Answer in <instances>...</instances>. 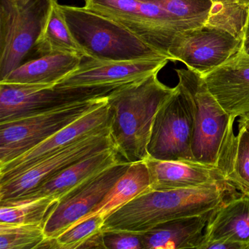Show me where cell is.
Wrapping results in <instances>:
<instances>
[{
  "label": "cell",
  "instance_id": "28",
  "mask_svg": "<svg viewBox=\"0 0 249 249\" xmlns=\"http://www.w3.org/2000/svg\"><path fill=\"white\" fill-rule=\"evenodd\" d=\"M105 217L97 214L79 221L58 236L56 249H76L91 236L102 231Z\"/></svg>",
  "mask_w": 249,
  "mask_h": 249
},
{
  "label": "cell",
  "instance_id": "1",
  "mask_svg": "<svg viewBox=\"0 0 249 249\" xmlns=\"http://www.w3.org/2000/svg\"><path fill=\"white\" fill-rule=\"evenodd\" d=\"M236 190L227 182L171 190L150 189L106 216L102 231L141 234L165 221L216 209L237 195Z\"/></svg>",
  "mask_w": 249,
  "mask_h": 249
},
{
  "label": "cell",
  "instance_id": "3",
  "mask_svg": "<svg viewBox=\"0 0 249 249\" xmlns=\"http://www.w3.org/2000/svg\"><path fill=\"white\" fill-rule=\"evenodd\" d=\"M179 82L190 93L195 104L192 153L196 164L218 167L225 176L234 144V118L220 106L208 90L202 75L192 70H177ZM227 179V178H226Z\"/></svg>",
  "mask_w": 249,
  "mask_h": 249
},
{
  "label": "cell",
  "instance_id": "2",
  "mask_svg": "<svg viewBox=\"0 0 249 249\" xmlns=\"http://www.w3.org/2000/svg\"><path fill=\"white\" fill-rule=\"evenodd\" d=\"M153 74L123 84L107 96L110 135L119 157L129 163L145 161L154 118L175 88Z\"/></svg>",
  "mask_w": 249,
  "mask_h": 249
},
{
  "label": "cell",
  "instance_id": "27",
  "mask_svg": "<svg viewBox=\"0 0 249 249\" xmlns=\"http://www.w3.org/2000/svg\"><path fill=\"white\" fill-rule=\"evenodd\" d=\"M46 238L41 224L0 222V249H37Z\"/></svg>",
  "mask_w": 249,
  "mask_h": 249
},
{
  "label": "cell",
  "instance_id": "33",
  "mask_svg": "<svg viewBox=\"0 0 249 249\" xmlns=\"http://www.w3.org/2000/svg\"><path fill=\"white\" fill-rule=\"evenodd\" d=\"M241 1H243V2L249 5V0H241Z\"/></svg>",
  "mask_w": 249,
  "mask_h": 249
},
{
  "label": "cell",
  "instance_id": "7",
  "mask_svg": "<svg viewBox=\"0 0 249 249\" xmlns=\"http://www.w3.org/2000/svg\"><path fill=\"white\" fill-rule=\"evenodd\" d=\"M107 102V96L0 123V166L22 155Z\"/></svg>",
  "mask_w": 249,
  "mask_h": 249
},
{
  "label": "cell",
  "instance_id": "16",
  "mask_svg": "<svg viewBox=\"0 0 249 249\" xmlns=\"http://www.w3.org/2000/svg\"><path fill=\"white\" fill-rule=\"evenodd\" d=\"M145 162L149 171L151 190L196 188L227 182L224 172L218 167L164 161L151 157Z\"/></svg>",
  "mask_w": 249,
  "mask_h": 249
},
{
  "label": "cell",
  "instance_id": "11",
  "mask_svg": "<svg viewBox=\"0 0 249 249\" xmlns=\"http://www.w3.org/2000/svg\"><path fill=\"white\" fill-rule=\"evenodd\" d=\"M241 40L224 30L204 25L180 32L169 51L170 61L183 62L188 69L208 73L240 51Z\"/></svg>",
  "mask_w": 249,
  "mask_h": 249
},
{
  "label": "cell",
  "instance_id": "18",
  "mask_svg": "<svg viewBox=\"0 0 249 249\" xmlns=\"http://www.w3.org/2000/svg\"><path fill=\"white\" fill-rule=\"evenodd\" d=\"M214 240L249 249V196L238 193L212 211L201 243Z\"/></svg>",
  "mask_w": 249,
  "mask_h": 249
},
{
  "label": "cell",
  "instance_id": "30",
  "mask_svg": "<svg viewBox=\"0 0 249 249\" xmlns=\"http://www.w3.org/2000/svg\"><path fill=\"white\" fill-rule=\"evenodd\" d=\"M79 249H106L104 244V240H103V231L97 233L94 235L86 240Z\"/></svg>",
  "mask_w": 249,
  "mask_h": 249
},
{
  "label": "cell",
  "instance_id": "10",
  "mask_svg": "<svg viewBox=\"0 0 249 249\" xmlns=\"http://www.w3.org/2000/svg\"><path fill=\"white\" fill-rule=\"evenodd\" d=\"M110 148L115 147L108 126L42 159L15 177L0 183V202L20 199L69 166Z\"/></svg>",
  "mask_w": 249,
  "mask_h": 249
},
{
  "label": "cell",
  "instance_id": "24",
  "mask_svg": "<svg viewBox=\"0 0 249 249\" xmlns=\"http://www.w3.org/2000/svg\"><path fill=\"white\" fill-rule=\"evenodd\" d=\"M212 6L205 25L230 33L242 40L248 17L249 5L241 0H211Z\"/></svg>",
  "mask_w": 249,
  "mask_h": 249
},
{
  "label": "cell",
  "instance_id": "23",
  "mask_svg": "<svg viewBox=\"0 0 249 249\" xmlns=\"http://www.w3.org/2000/svg\"><path fill=\"white\" fill-rule=\"evenodd\" d=\"M58 201L49 197L0 202V222L44 225Z\"/></svg>",
  "mask_w": 249,
  "mask_h": 249
},
{
  "label": "cell",
  "instance_id": "4",
  "mask_svg": "<svg viewBox=\"0 0 249 249\" xmlns=\"http://www.w3.org/2000/svg\"><path fill=\"white\" fill-rule=\"evenodd\" d=\"M60 7L72 36L87 53L86 59L134 60L167 57L126 27L101 14L85 7Z\"/></svg>",
  "mask_w": 249,
  "mask_h": 249
},
{
  "label": "cell",
  "instance_id": "8",
  "mask_svg": "<svg viewBox=\"0 0 249 249\" xmlns=\"http://www.w3.org/2000/svg\"><path fill=\"white\" fill-rule=\"evenodd\" d=\"M119 85L61 87L0 84V123L108 96Z\"/></svg>",
  "mask_w": 249,
  "mask_h": 249
},
{
  "label": "cell",
  "instance_id": "31",
  "mask_svg": "<svg viewBox=\"0 0 249 249\" xmlns=\"http://www.w3.org/2000/svg\"><path fill=\"white\" fill-rule=\"evenodd\" d=\"M240 50L249 56V14L246 28H245L244 33H243V38L241 40Z\"/></svg>",
  "mask_w": 249,
  "mask_h": 249
},
{
  "label": "cell",
  "instance_id": "26",
  "mask_svg": "<svg viewBox=\"0 0 249 249\" xmlns=\"http://www.w3.org/2000/svg\"><path fill=\"white\" fill-rule=\"evenodd\" d=\"M238 128L226 178L237 190L249 196V131L243 126Z\"/></svg>",
  "mask_w": 249,
  "mask_h": 249
},
{
  "label": "cell",
  "instance_id": "5",
  "mask_svg": "<svg viewBox=\"0 0 249 249\" xmlns=\"http://www.w3.org/2000/svg\"><path fill=\"white\" fill-rule=\"evenodd\" d=\"M53 0H0V81L22 65L46 27Z\"/></svg>",
  "mask_w": 249,
  "mask_h": 249
},
{
  "label": "cell",
  "instance_id": "32",
  "mask_svg": "<svg viewBox=\"0 0 249 249\" xmlns=\"http://www.w3.org/2000/svg\"><path fill=\"white\" fill-rule=\"evenodd\" d=\"M238 126H243L249 131V113L240 116L238 120Z\"/></svg>",
  "mask_w": 249,
  "mask_h": 249
},
{
  "label": "cell",
  "instance_id": "14",
  "mask_svg": "<svg viewBox=\"0 0 249 249\" xmlns=\"http://www.w3.org/2000/svg\"><path fill=\"white\" fill-rule=\"evenodd\" d=\"M110 109L107 102L22 155L0 166V183L15 177L42 159L54 154L87 135L110 126Z\"/></svg>",
  "mask_w": 249,
  "mask_h": 249
},
{
  "label": "cell",
  "instance_id": "6",
  "mask_svg": "<svg viewBox=\"0 0 249 249\" xmlns=\"http://www.w3.org/2000/svg\"><path fill=\"white\" fill-rule=\"evenodd\" d=\"M159 109L148 141L151 158L196 164L192 156L195 104L187 89L178 82Z\"/></svg>",
  "mask_w": 249,
  "mask_h": 249
},
{
  "label": "cell",
  "instance_id": "9",
  "mask_svg": "<svg viewBox=\"0 0 249 249\" xmlns=\"http://www.w3.org/2000/svg\"><path fill=\"white\" fill-rule=\"evenodd\" d=\"M84 7L126 27L170 61L169 51L181 30L157 4L141 0H85Z\"/></svg>",
  "mask_w": 249,
  "mask_h": 249
},
{
  "label": "cell",
  "instance_id": "25",
  "mask_svg": "<svg viewBox=\"0 0 249 249\" xmlns=\"http://www.w3.org/2000/svg\"><path fill=\"white\" fill-rule=\"evenodd\" d=\"M157 4L167 11L181 31L206 24L211 0H141Z\"/></svg>",
  "mask_w": 249,
  "mask_h": 249
},
{
  "label": "cell",
  "instance_id": "20",
  "mask_svg": "<svg viewBox=\"0 0 249 249\" xmlns=\"http://www.w3.org/2000/svg\"><path fill=\"white\" fill-rule=\"evenodd\" d=\"M84 58L71 53H50L26 61L0 84L55 86L78 69Z\"/></svg>",
  "mask_w": 249,
  "mask_h": 249
},
{
  "label": "cell",
  "instance_id": "19",
  "mask_svg": "<svg viewBox=\"0 0 249 249\" xmlns=\"http://www.w3.org/2000/svg\"><path fill=\"white\" fill-rule=\"evenodd\" d=\"M213 211L165 221L141 233L143 249H197Z\"/></svg>",
  "mask_w": 249,
  "mask_h": 249
},
{
  "label": "cell",
  "instance_id": "15",
  "mask_svg": "<svg viewBox=\"0 0 249 249\" xmlns=\"http://www.w3.org/2000/svg\"><path fill=\"white\" fill-rule=\"evenodd\" d=\"M220 106L231 117L249 113V56L239 51L225 63L202 75Z\"/></svg>",
  "mask_w": 249,
  "mask_h": 249
},
{
  "label": "cell",
  "instance_id": "17",
  "mask_svg": "<svg viewBox=\"0 0 249 249\" xmlns=\"http://www.w3.org/2000/svg\"><path fill=\"white\" fill-rule=\"evenodd\" d=\"M122 160L115 148L96 153L67 167L47 183L18 199L49 197L59 201L87 180Z\"/></svg>",
  "mask_w": 249,
  "mask_h": 249
},
{
  "label": "cell",
  "instance_id": "29",
  "mask_svg": "<svg viewBox=\"0 0 249 249\" xmlns=\"http://www.w3.org/2000/svg\"><path fill=\"white\" fill-rule=\"evenodd\" d=\"M106 249H143L140 233L103 231Z\"/></svg>",
  "mask_w": 249,
  "mask_h": 249
},
{
  "label": "cell",
  "instance_id": "13",
  "mask_svg": "<svg viewBox=\"0 0 249 249\" xmlns=\"http://www.w3.org/2000/svg\"><path fill=\"white\" fill-rule=\"evenodd\" d=\"M169 61L167 57L134 60L87 59L56 86L91 87L128 84L158 73Z\"/></svg>",
  "mask_w": 249,
  "mask_h": 249
},
{
  "label": "cell",
  "instance_id": "22",
  "mask_svg": "<svg viewBox=\"0 0 249 249\" xmlns=\"http://www.w3.org/2000/svg\"><path fill=\"white\" fill-rule=\"evenodd\" d=\"M31 53L40 57L50 53H71L87 58L85 51L72 36L60 5L53 0L49 19Z\"/></svg>",
  "mask_w": 249,
  "mask_h": 249
},
{
  "label": "cell",
  "instance_id": "21",
  "mask_svg": "<svg viewBox=\"0 0 249 249\" xmlns=\"http://www.w3.org/2000/svg\"><path fill=\"white\" fill-rule=\"evenodd\" d=\"M150 189L151 180L145 161L132 163L127 171L115 183L103 200L79 221L97 214L106 218L109 214Z\"/></svg>",
  "mask_w": 249,
  "mask_h": 249
},
{
  "label": "cell",
  "instance_id": "12",
  "mask_svg": "<svg viewBox=\"0 0 249 249\" xmlns=\"http://www.w3.org/2000/svg\"><path fill=\"white\" fill-rule=\"evenodd\" d=\"M131 164L122 160L59 199L43 225L46 238H56L89 213L127 171Z\"/></svg>",
  "mask_w": 249,
  "mask_h": 249
}]
</instances>
